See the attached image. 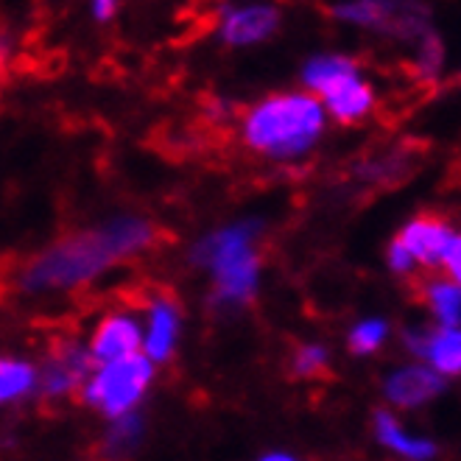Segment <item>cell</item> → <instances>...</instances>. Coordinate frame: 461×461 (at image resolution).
I'll list each match as a JSON object with an SVG mask.
<instances>
[{
    "label": "cell",
    "mask_w": 461,
    "mask_h": 461,
    "mask_svg": "<svg viewBox=\"0 0 461 461\" xmlns=\"http://www.w3.org/2000/svg\"><path fill=\"white\" fill-rule=\"evenodd\" d=\"M154 243V227L138 215H115L98 227L68 235L32 258L17 275V288L29 296L76 291L115 263L140 255Z\"/></svg>",
    "instance_id": "6da1fadb"
},
{
    "label": "cell",
    "mask_w": 461,
    "mask_h": 461,
    "mask_svg": "<svg viewBox=\"0 0 461 461\" xmlns=\"http://www.w3.org/2000/svg\"><path fill=\"white\" fill-rule=\"evenodd\" d=\"M328 110L308 90L277 93L258 101L240 121V138L249 151L275 162L305 157L324 134Z\"/></svg>",
    "instance_id": "7a4b0ae2"
},
{
    "label": "cell",
    "mask_w": 461,
    "mask_h": 461,
    "mask_svg": "<svg viewBox=\"0 0 461 461\" xmlns=\"http://www.w3.org/2000/svg\"><path fill=\"white\" fill-rule=\"evenodd\" d=\"M263 224L243 219L207 232L191 249V263L204 268L210 277L212 308H243L260 291L263 260L258 252Z\"/></svg>",
    "instance_id": "3957f363"
},
{
    "label": "cell",
    "mask_w": 461,
    "mask_h": 461,
    "mask_svg": "<svg viewBox=\"0 0 461 461\" xmlns=\"http://www.w3.org/2000/svg\"><path fill=\"white\" fill-rule=\"evenodd\" d=\"M154 361H149L143 352L123 361L101 364L93 369L87 384L81 386L78 397L87 409L98 411L110 422L138 414V405L146 400L154 384Z\"/></svg>",
    "instance_id": "277c9868"
},
{
    "label": "cell",
    "mask_w": 461,
    "mask_h": 461,
    "mask_svg": "<svg viewBox=\"0 0 461 461\" xmlns=\"http://www.w3.org/2000/svg\"><path fill=\"white\" fill-rule=\"evenodd\" d=\"M143 341H146V324H143V319L134 311L115 308V311L104 313L98 319L87 349H90L95 366H101V364H113V361H123V358H131V356H140Z\"/></svg>",
    "instance_id": "5b68a950"
},
{
    "label": "cell",
    "mask_w": 461,
    "mask_h": 461,
    "mask_svg": "<svg viewBox=\"0 0 461 461\" xmlns=\"http://www.w3.org/2000/svg\"><path fill=\"white\" fill-rule=\"evenodd\" d=\"M93 369L95 361L87 347L78 341H59L40 364V394L50 400L78 394Z\"/></svg>",
    "instance_id": "8992f818"
},
{
    "label": "cell",
    "mask_w": 461,
    "mask_h": 461,
    "mask_svg": "<svg viewBox=\"0 0 461 461\" xmlns=\"http://www.w3.org/2000/svg\"><path fill=\"white\" fill-rule=\"evenodd\" d=\"M402 341H405V349H409L420 364L439 372L445 381L461 375V328H439V324H430V328L409 330L402 336Z\"/></svg>",
    "instance_id": "52a82bcc"
},
{
    "label": "cell",
    "mask_w": 461,
    "mask_h": 461,
    "mask_svg": "<svg viewBox=\"0 0 461 461\" xmlns=\"http://www.w3.org/2000/svg\"><path fill=\"white\" fill-rule=\"evenodd\" d=\"M456 227L439 215H417L409 224H402L397 240L409 249L420 268H445L447 252L456 240Z\"/></svg>",
    "instance_id": "ba28073f"
},
{
    "label": "cell",
    "mask_w": 461,
    "mask_h": 461,
    "mask_svg": "<svg viewBox=\"0 0 461 461\" xmlns=\"http://www.w3.org/2000/svg\"><path fill=\"white\" fill-rule=\"evenodd\" d=\"M280 29V12L268 4L230 6L221 12L219 37L232 48H249L271 40Z\"/></svg>",
    "instance_id": "9c48e42d"
},
{
    "label": "cell",
    "mask_w": 461,
    "mask_h": 461,
    "mask_svg": "<svg viewBox=\"0 0 461 461\" xmlns=\"http://www.w3.org/2000/svg\"><path fill=\"white\" fill-rule=\"evenodd\" d=\"M445 384L447 381L439 372H433L430 366L414 361L409 366L389 372V377L384 381V397L394 409L414 411V409H422L425 402L437 400L445 392Z\"/></svg>",
    "instance_id": "30bf717a"
},
{
    "label": "cell",
    "mask_w": 461,
    "mask_h": 461,
    "mask_svg": "<svg viewBox=\"0 0 461 461\" xmlns=\"http://www.w3.org/2000/svg\"><path fill=\"white\" fill-rule=\"evenodd\" d=\"M146 341L143 356L154 364H166L174 358L179 336H182V313L171 296H154L146 305Z\"/></svg>",
    "instance_id": "8fae6325"
},
{
    "label": "cell",
    "mask_w": 461,
    "mask_h": 461,
    "mask_svg": "<svg viewBox=\"0 0 461 461\" xmlns=\"http://www.w3.org/2000/svg\"><path fill=\"white\" fill-rule=\"evenodd\" d=\"M319 101L336 123L352 126L361 123L375 110V90L369 81L361 76V70H352L344 78H339L333 87H328Z\"/></svg>",
    "instance_id": "7c38bea8"
},
{
    "label": "cell",
    "mask_w": 461,
    "mask_h": 461,
    "mask_svg": "<svg viewBox=\"0 0 461 461\" xmlns=\"http://www.w3.org/2000/svg\"><path fill=\"white\" fill-rule=\"evenodd\" d=\"M375 439L381 442L386 450L402 456V458H409V461H430L433 456L439 453V447L433 445L428 437H417V433L411 430H405L402 422L394 417V411H375Z\"/></svg>",
    "instance_id": "4fadbf2b"
},
{
    "label": "cell",
    "mask_w": 461,
    "mask_h": 461,
    "mask_svg": "<svg viewBox=\"0 0 461 461\" xmlns=\"http://www.w3.org/2000/svg\"><path fill=\"white\" fill-rule=\"evenodd\" d=\"M422 303L439 328H461V285L445 277H430L422 285Z\"/></svg>",
    "instance_id": "5bb4252c"
},
{
    "label": "cell",
    "mask_w": 461,
    "mask_h": 461,
    "mask_svg": "<svg viewBox=\"0 0 461 461\" xmlns=\"http://www.w3.org/2000/svg\"><path fill=\"white\" fill-rule=\"evenodd\" d=\"M40 392V366L25 358L0 361V400L20 402Z\"/></svg>",
    "instance_id": "9a60e30c"
},
{
    "label": "cell",
    "mask_w": 461,
    "mask_h": 461,
    "mask_svg": "<svg viewBox=\"0 0 461 461\" xmlns=\"http://www.w3.org/2000/svg\"><path fill=\"white\" fill-rule=\"evenodd\" d=\"M352 70H358L352 57H344V53H321V57H313L303 68V85L311 95L319 98L324 90L333 87L339 78H344Z\"/></svg>",
    "instance_id": "2e32d148"
},
{
    "label": "cell",
    "mask_w": 461,
    "mask_h": 461,
    "mask_svg": "<svg viewBox=\"0 0 461 461\" xmlns=\"http://www.w3.org/2000/svg\"><path fill=\"white\" fill-rule=\"evenodd\" d=\"M143 433H146V425H143L140 414H129V417L115 420L110 425V430H106V437H104V456L110 461L129 458L134 450L140 447Z\"/></svg>",
    "instance_id": "e0dca14e"
},
{
    "label": "cell",
    "mask_w": 461,
    "mask_h": 461,
    "mask_svg": "<svg viewBox=\"0 0 461 461\" xmlns=\"http://www.w3.org/2000/svg\"><path fill=\"white\" fill-rule=\"evenodd\" d=\"M389 339V321L381 316L361 319L356 328L347 333V347L352 356H375Z\"/></svg>",
    "instance_id": "ac0fdd59"
},
{
    "label": "cell",
    "mask_w": 461,
    "mask_h": 461,
    "mask_svg": "<svg viewBox=\"0 0 461 461\" xmlns=\"http://www.w3.org/2000/svg\"><path fill=\"white\" fill-rule=\"evenodd\" d=\"M330 364V349L324 344H303L300 349L294 352V361H291V369L294 375L300 377H311V375H319L324 372Z\"/></svg>",
    "instance_id": "d6986e66"
},
{
    "label": "cell",
    "mask_w": 461,
    "mask_h": 461,
    "mask_svg": "<svg viewBox=\"0 0 461 461\" xmlns=\"http://www.w3.org/2000/svg\"><path fill=\"white\" fill-rule=\"evenodd\" d=\"M417 65L425 76H433L442 68V40L433 32H428L417 45Z\"/></svg>",
    "instance_id": "ffe728a7"
},
{
    "label": "cell",
    "mask_w": 461,
    "mask_h": 461,
    "mask_svg": "<svg viewBox=\"0 0 461 461\" xmlns=\"http://www.w3.org/2000/svg\"><path fill=\"white\" fill-rule=\"evenodd\" d=\"M386 266H389L392 275H397V277H409V275H414V268H420L414 255L405 249L397 238L389 243V249H386Z\"/></svg>",
    "instance_id": "44dd1931"
},
{
    "label": "cell",
    "mask_w": 461,
    "mask_h": 461,
    "mask_svg": "<svg viewBox=\"0 0 461 461\" xmlns=\"http://www.w3.org/2000/svg\"><path fill=\"white\" fill-rule=\"evenodd\" d=\"M445 271H447V277H450L453 283H458V285H461V232L456 235L453 247H450V252H447Z\"/></svg>",
    "instance_id": "7402d4cb"
},
{
    "label": "cell",
    "mask_w": 461,
    "mask_h": 461,
    "mask_svg": "<svg viewBox=\"0 0 461 461\" xmlns=\"http://www.w3.org/2000/svg\"><path fill=\"white\" fill-rule=\"evenodd\" d=\"M90 12H93V17H95L98 23H106V20H113V17H115L118 4H115V0H95V4L90 6Z\"/></svg>",
    "instance_id": "603a6c76"
},
{
    "label": "cell",
    "mask_w": 461,
    "mask_h": 461,
    "mask_svg": "<svg viewBox=\"0 0 461 461\" xmlns=\"http://www.w3.org/2000/svg\"><path fill=\"white\" fill-rule=\"evenodd\" d=\"M258 461H300V458L291 456V453H285V450H275V453H263Z\"/></svg>",
    "instance_id": "cb8c5ba5"
}]
</instances>
